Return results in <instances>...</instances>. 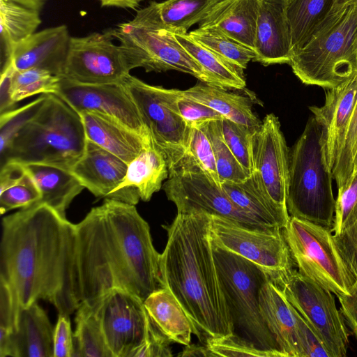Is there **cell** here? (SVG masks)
<instances>
[{
  "mask_svg": "<svg viewBox=\"0 0 357 357\" xmlns=\"http://www.w3.org/2000/svg\"><path fill=\"white\" fill-rule=\"evenodd\" d=\"M160 254L135 205L105 199L75 224V290L79 303L114 288L143 301L162 287Z\"/></svg>",
  "mask_w": 357,
  "mask_h": 357,
  "instance_id": "1",
  "label": "cell"
},
{
  "mask_svg": "<svg viewBox=\"0 0 357 357\" xmlns=\"http://www.w3.org/2000/svg\"><path fill=\"white\" fill-rule=\"evenodd\" d=\"M0 279L20 307L39 299L70 315L75 290V225L45 204L35 203L1 221Z\"/></svg>",
  "mask_w": 357,
  "mask_h": 357,
  "instance_id": "2",
  "label": "cell"
},
{
  "mask_svg": "<svg viewBox=\"0 0 357 357\" xmlns=\"http://www.w3.org/2000/svg\"><path fill=\"white\" fill-rule=\"evenodd\" d=\"M211 215L177 213L160 257L162 287L176 297L204 345L232 335V326L215 263Z\"/></svg>",
  "mask_w": 357,
  "mask_h": 357,
  "instance_id": "3",
  "label": "cell"
},
{
  "mask_svg": "<svg viewBox=\"0 0 357 357\" xmlns=\"http://www.w3.org/2000/svg\"><path fill=\"white\" fill-rule=\"evenodd\" d=\"M86 140L80 114L57 95L48 93L39 111L15 135L1 165L15 161L70 172Z\"/></svg>",
  "mask_w": 357,
  "mask_h": 357,
  "instance_id": "4",
  "label": "cell"
},
{
  "mask_svg": "<svg viewBox=\"0 0 357 357\" xmlns=\"http://www.w3.org/2000/svg\"><path fill=\"white\" fill-rule=\"evenodd\" d=\"M289 65L304 84L333 89L357 73V6L333 7Z\"/></svg>",
  "mask_w": 357,
  "mask_h": 357,
  "instance_id": "5",
  "label": "cell"
},
{
  "mask_svg": "<svg viewBox=\"0 0 357 357\" xmlns=\"http://www.w3.org/2000/svg\"><path fill=\"white\" fill-rule=\"evenodd\" d=\"M321 136V126L312 116L289 151L287 208L290 217L331 230L335 209L333 178Z\"/></svg>",
  "mask_w": 357,
  "mask_h": 357,
  "instance_id": "6",
  "label": "cell"
},
{
  "mask_svg": "<svg viewBox=\"0 0 357 357\" xmlns=\"http://www.w3.org/2000/svg\"><path fill=\"white\" fill-rule=\"evenodd\" d=\"M218 279L232 326V338L285 357L266 326L259 310V293L270 275L253 262L212 241Z\"/></svg>",
  "mask_w": 357,
  "mask_h": 357,
  "instance_id": "7",
  "label": "cell"
},
{
  "mask_svg": "<svg viewBox=\"0 0 357 357\" xmlns=\"http://www.w3.org/2000/svg\"><path fill=\"white\" fill-rule=\"evenodd\" d=\"M283 232L299 273L337 298L353 293L357 279L339 253L331 229L290 217Z\"/></svg>",
  "mask_w": 357,
  "mask_h": 357,
  "instance_id": "8",
  "label": "cell"
},
{
  "mask_svg": "<svg viewBox=\"0 0 357 357\" xmlns=\"http://www.w3.org/2000/svg\"><path fill=\"white\" fill-rule=\"evenodd\" d=\"M121 84L164 153L169 172H171L177 167L185 153L190 128L179 114L176 105L181 90L150 85L131 75Z\"/></svg>",
  "mask_w": 357,
  "mask_h": 357,
  "instance_id": "9",
  "label": "cell"
},
{
  "mask_svg": "<svg viewBox=\"0 0 357 357\" xmlns=\"http://www.w3.org/2000/svg\"><path fill=\"white\" fill-rule=\"evenodd\" d=\"M107 31L119 42L131 69L143 68L146 72L174 70L215 85L173 33L135 26L128 22Z\"/></svg>",
  "mask_w": 357,
  "mask_h": 357,
  "instance_id": "10",
  "label": "cell"
},
{
  "mask_svg": "<svg viewBox=\"0 0 357 357\" xmlns=\"http://www.w3.org/2000/svg\"><path fill=\"white\" fill-rule=\"evenodd\" d=\"M163 190L167 199L176 205L177 213H205L248 229H275L267 227L236 205L221 186L197 165L184 162L169 172Z\"/></svg>",
  "mask_w": 357,
  "mask_h": 357,
  "instance_id": "11",
  "label": "cell"
},
{
  "mask_svg": "<svg viewBox=\"0 0 357 357\" xmlns=\"http://www.w3.org/2000/svg\"><path fill=\"white\" fill-rule=\"evenodd\" d=\"M285 298L319 337L331 357H344L349 331L333 293L297 270L279 285Z\"/></svg>",
  "mask_w": 357,
  "mask_h": 357,
  "instance_id": "12",
  "label": "cell"
},
{
  "mask_svg": "<svg viewBox=\"0 0 357 357\" xmlns=\"http://www.w3.org/2000/svg\"><path fill=\"white\" fill-rule=\"evenodd\" d=\"M212 241L259 266L278 286L294 270L283 229H253L211 215Z\"/></svg>",
  "mask_w": 357,
  "mask_h": 357,
  "instance_id": "13",
  "label": "cell"
},
{
  "mask_svg": "<svg viewBox=\"0 0 357 357\" xmlns=\"http://www.w3.org/2000/svg\"><path fill=\"white\" fill-rule=\"evenodd\" d=\"M107 31L70 37L61 77L87 84H121L132 70Z\"/></svg>",
  "mask_w": 357,
  "mask_h": 357,
  "instance_id": "14",
  "label": "cell"
},
{
  "mask_svg": "<svg viewBox=\"0 0 357 357\" xmlns=\"http://www.w3.org/2000/svg\"><path fill=\"white\" fill-rule=\"evenodd\" d=\"M85 303L97 314L113 357H130L147 333L150 318L144 301L128 291L114 288Z\"/></svg>",
  "mask_w": 357,
  "mask_h": 357,
  "instance_id": "15",
  "label": "cell"
},
{
  "mask_svg": "<svg viewBox=\"0 0 357 357\" xmlns=\"http://www.w3.org/2000/svg\"><path fill=\"white\" fill-rule=\"evenodd\" d=\"M59 96L78 113L96 112L144 136L151 133L121 84H87L60 77Z\"/></svg>",
  "mask_w": 357,
  "mask_h": 357,
  "instance_id": "16",
  "label": "cell"
},
{
  "mask_svg": "<svg viewBox=\"0 0 357 357\" xmlns=\"http://www.w3.org/2000/svg\"><path fill=\"white\" fill-rule=\"evenodd\" d=\"M253 171L259 176L268 194L287 210V193L289 151L273 114H267L251 136Z\"/></svg>",
  "mask_w": 357,
  "mask_h": 357,
  "instance_id": "17",
  "label": "cell"
},
{
  "mask_svg": "<svg viewBox=\"0 0 357 357\" xmlns=\"http://www.w3.org/2000/svg\"><path fill=\"white\" fill-rule=\"evenodd\" d=\"M357 104V73L326 93L324 104L310 110L321 126V142L328 167L333 169L343 148Z\"/></svg>",
  "mask_w": 357,
  "mask_h": 357,
  "instance_id": "18",
  "label": "cell"
},
{
  "mask_svg": "<svg viewBox=\"0 0 357 357\" xmlns=\"http://www.w3.org/2000/svg\"><path fill=\"white\" fill-rule=\"evenodd\" d=\"M167 176L166 158L152 138L128 164L126 175L110 199L132 205L137 204L139 199L148 202L160 190Z\"/></svg>",
  "mask_w": 357,
  "mask_h": 357,
  "instance_id": "19",
  "label": "cell"
},
{
  "mask_svg": "<svg viewBox=\"0 0 357 357\" xmlns=\"http://www.w3.org/2000/svg\"><path fill=\"white\" fill-rule=\"evenodd\" d=\"M287 1L259 0L254 61L264 66L291 62L292 49Z\"/></svg>",
  "mask_w": 357,
  "mask_h": 357,
  "instance_id": "20",
  "label": "cell"
},
{
  "mask_svg": "<svg viewBox=\"0 0 357 357\" xmlns=\"http://www.w3.org/2000/svg\"><path fill=\"white\" fill-rule=\"evenodd\" d=\"M70 40L66 25L47 28L17 44L10 58L16 70L42 68L61 77Z\"/></svg>",
  "mask_w": 357,
  "mask_h": 357,
  "instance_id": "21",
  "label": "cell"
},
{
  "mask_svg": "<svg viewBox=\"0 0 357 357\" xmlns=\"http://www.w3.org/2000/svg\"><path fill=\"white\" fill-rule=\"evenodd\" d=\"M221 0L154 1L137 11L132 26L152 30H164L173 33H187L192 25L199 23Z\"/></svg>",
  "mask_w": 357,
  "mask_h": 357,
  "instance_id": "22",
  "label": "cell"
},
{
  "mask_svg": "<svg viewBox=\"0 0 357 357\" xmlns=\"http://www.w3.org/2000/svg\"><path fill=\"white\" fill-rule=\"evenodd\" d=\"M127 167L126 162L87 139L85 151L70 172L93 195L110 199Z\"/></svg>",
  "mask_w": 357,
  "mask_h": 357,
  "instance_id": "23",
  "label": "cell"
},
{
  "mask_svg": "<svg viewBox=\"0 0 357 357\" xmlns=\"http://www.w3.org/2000/svg\"><path fill=\"white\" fill-rule=\"evenodd\" d=\"M262 319L285 357H299L297 322L293 307L280 287L271 280L259 293Z\"/></svg>",
  "mask_w": 357,
  "mask_h": 357,
  "instance_id": "24",
  "label": "cell"
},
{
  "mask_svg": "<svg viewBox=\"0 0 357 357\" xmlns=\"http://www.w3.org/2000/svg\"><path fill=\"white\" fill-rule=\"evenodd\" d=\"M86 138L128 164L153 137H144L96 112H82Z\"/></svg>",
  "mask_w": 357,
  "mask_h": 357,
  "instance_id": "25",
  "label": "cell"
},
{
  "mask_svg": "<svg viewBox=\"0 0 357 357\" xmlns=\"http://www.w3.org/2000/svg\"><path fill=\"white\" fill-rule=\"evenodd\" d=\"M220 185L236 205L264 225L279 229L287 226L288 211L271 199L255 171L243 181H225Z\"/></svg>",
  "mask_w": 357,
  "mask_h": 357,
  "instance_id": "26",
  "label": "cell"
},
{
  "mask_svg": "<svg viewBox=\"0 0 357 357\" xmlns=\"http://www.w3.org/2000/svg\"><path fill=\"white\" fill-rule=\"evenodd\" d=\"M259 0H221L199 22V27H215L254 50Z\"/></svg>",
  "mask_w": 357,
  "mask_h": 357,
  "instance_id": "27",
  "label": "cell"
},
{
  "mask_svg": "<svg viewBox=\"0 0 357 357\" xmlns=\"http://www.w3.org/2000/svg\"><path fill=\"white\" fill-rule=\"evenodd\" d=\"M54 328L37 301L20 310L12 333L15 357H54Z\"/></svg>",
  "mask_w": 357,
  "mask_h": 357,
  "instance_id": "28",
  "label": "cell"
},
{
  "mask_svg": "<svg viewBox=\"0 0 357 357\" xmlns=\"http://www.w3.org/2000/svg\"><path fill=\"white\" fill-rule=\"evenodd\" d=\"M181 92L183 96L212 108L223 117L248 128L252 132L261 125V121L253 112L251 102L247 97L202 82Z\"/></svg>",
  "mask_w": 357,
  "mask_h": 357,
  "instance_id": "29",
  "label": "cell"
},
{
  "mask_svg": "<svg viewBox=\"0 0 357 357\" xmlns=\"http://www.w3.org/2000/svg\"><path fill=\"white\" fill-rule=\"evenodd\" d=\"M144 305L151 319L172 342L185 346L190 344L192 327L183 307L167 288L152 292Z\"/></svg>",
  "mask_w": 357,
  "mask_h": 357,
  "instance_id": "30",
  "label": "cell"
},
{
  "mask_svg": "<svg viewBox=\"0 0 357 357\" xmlns=\"http://www.w3.org/2000/svg\"><path fill=\"white\" fill-rule=\"evenodd\" d=\"M25 165L41 193L36 203L45 204L66 218V209L85 188L70 171L45 165Z\"/></svg>",
  "mask_w": 357,
  "mask_h": 357,
  "instance_id": "31",
  "label": "cell"
},
{
  "mask_svg": "<svg viewBox=\"0 0 357 357\" xmlns=\"http://www.w3.org/2000/svg\"><path fill=\"white\" fill-rule=\"evenodd\" d=\"M41 193L24 164L7 161L0 172V212L29 207L38 202Z\"/></svg>",
  "mask_w": 357,
  "mask_h": 357,
  "instance_id": "32",
  "label": "cell"
},
{
  "mask_svg": "<svg viewBox=\"0 0 357 357\" xmlns=\"http://www.w3.org/2000/svg\"><path fill=\"white\" fill-rule=\"evenodd\" d=\"M335 0H287L286 13L292 56L314 36L332 10Z\"/></svg>",
  "mask_w": 357,
  "mask_h": 357,
  "instance_id": "33",
  "label": "cell"
},
{
  "mask_svg": "<svg viewBox=\"0 0 357 357\" xmlns=\"http://www.w3.org/2000/svg\"><path fill=\"white\" fill-rule=\"evenodd\" d=\"M179 43L203 68L216 86L226 89H243L245 80L243 69L214 51L202 45L188 33H174Z\"/></svg>",
  "mask_w": 357,
  "mask_h": 357,
  "instance_id": "34",
  "label": "cell"
},
{
  "mask_svg": "<svg viewBox=\"0 0 357 357\" xmlns=\"http://www.w3.org/2000/svg\"><path fill=\"white\" fill-rule=\"evenodd\" d=\"M41 24L38 10L13 0H0V36L5 63L17 44L35 33Z\"/></svg>",
  "mask_w": 357,
  "mask_h": 357,
  "instance_id": "35",
  "label": "cell"
},
{
  "mask_svg": "<svg viewBox=\"0 0 357 357\" xmlns=\"http://www.w3.org/2000/svg\"><path fill=\"white\" fill-rule=\"evenodd\" d=\"M73 356L113 357L100 321L91 305L82 302L77 309Z\"/></svg>",
  "mask_w": 357,
  "mask_h": 357,
  "instance_id": "36",
  "label": "cell"
},
{
  "mask_svg": "<svg viewBox=\"0 0 357 357\" xmlns=\"http://www.w3.org/2000/svg\"><path fill=\"white\" fill-rule=\"evenodd\" d=\"M188 35L243 70L255 58L252 49L235 40L218 28L199 27Z\"/></svg>",
  "mask_w": 357,
  "mask_h": 357,
  "instance_id": "37",
  "label": "cell"
},
{
  "mask_svg": "<svg viewBox=\"0 0 357 357\" xmlns=\"http://www.w3.org/2000/svg\"><path fill=\"white\" fill-rule=\"evenodd\" d=\"M59 81L60 77L45 69L15 70L10 79L8 96L15 104L36 94H56Z\"/></svg>",
  "mask_w": 357,
  "mask_h": 357,
  "instance_id": "38",
  "label": "cell"
},
{
  "mask_svg": "<svg viewBox=\"0 0 357 357\" xmlns=\"http://www.w3.org/2000/svg\"><path fill=\"white\" fill-rule=\"evenodd\" d=\"M219 121L206 122L205 129L212 146L220 183L221 184L225 181H243L250 175L226 144L221 133Z\"/></svg>",
  "mask_w": 357,
  "mask_h": 357,
  "instance_id": "39",
  "label": "cell"
},
{
  "mask_svg": "<svg viewBox=\"0 0 357 357\" xmlns=\"http://www.w3.org/2000/svg\"><path fill=\"white\" fill-rule=\"evenodd\" d=\"M205 123L190 126L185 153L177 167L184 162L197 165L217 185H220L212 146L206 132Z\"/></svg>",
  "mask_w": 357,
  "mask_h": 357,
  "instance_id": "40",
  "label": "cell"
},
{
  "mask_svg": "<svg viewBox=\"0 0 357 357\" xmlns=\"http://www.w3.org/2000/svg\"><path fill=\"white\" fill-rule=\"evenodd\" d=\"M219 121L226 144L245 172L250 175L253 172L251 153V136L253 132L225 117Z\"/></svg>",
  "mask_w": 357,
  "mask_h": 357,
  "instance_id": "41",
  "label": "cell"
},
{
  "mask_svg": "<svg viewBox=\"0 0 357 357\" xmlns=\"http://www.w3.org/2000/svg\"><path fill=\"white\" fill-rule=\"evenodd\" d=\"M46 94L17 109L1 114L0 116V153L1 158L7 151L17 132L39 111Z\"/></svg>",
  "mask_w": 357,
  "mask_h": 357,
  "instance_id": "42",
  "label": "cell"
},
{
  "mask_svg": "<svg viewBox=\"0 0 357 357\" xmlns=\"http://www.w3.org/2000/svg\"><path fill=\"white\" fill-rule=\"evenodd\" d=\"M357 220V172L352 174L348 185L337 191L334 223L331 232L339 234Z\"/></svg>",
  "mask_w": 357,
  "mask_h": 357,
  "instance_id": "43",
  "label": "cell"
},
{
  "mask_svg": "<svg viewBox=\"0 0 357 357\" xmlns=\"http://www.w3.org/2000/svg\"><path fill=\"white\" fill-rule=\"evenodd\" d=\"M357 150V104L347 131L343 148L333 169L337 191L345 188L353 173V160Z\"/></svg>",
  "mask_w": 357,
  "mask_h": 357,
  "instance_id": "44",
  "label": "cell"
},
{
  "mask_svg": "<svg viewBox=\"0 0 357 357\" xmlns=\"http://www.w3.org/2000/svg\"><path fill=\"white\" fill-rule=\"evenodd\" d=\"M206 346L214 356L282 357L278 353L258 349L231 336L213 340L208 342Z\"/></svg>",
  "mask_w": 357,
  "mask_h": 357,
  "instance_id": "45",
  "label": "cell"
},
{
  "mask_svg": "<svg viewBox=\"0 0 357 357\" xmlns=\"http://www.w3.org/2000/svg\"><path fill=\"white\" fill-rule=\"evenodd\" d=\"M171 343L172 342L160 331L150 318L144 341L132 352L130 357L172 356L169 347Z\"/></svg>",
  "mask_w": 357,
  "mask_h": 357,
  "instance_id": "46",
  "label": "cell"
},
{
  "mask_svg": "<svg viewBox=\"0 0 357 357\" xmlns=\"http://www.w3.org/2000/svg\"><path fill=\"white\" fill-rule=\"evenodd\" d=\"M294 311L297 322L299 357H331L322 342L305 319L294 308Z\"/></svg>",
  "mask_w": 357,
  "mask_h": 357,
  "instance_id": "47",
  "label": "cell"
},
{
  "mask_svg": "<svg viewBox=\"0 0 357 357\" xmlns=\"http://www.w3.org/2000/svg\"><path fill=\"white\" fill-rule=\"evenodd\" d=\"M176 105L179 114L189 126L223 118L212 108L183 96L182 92L177 98Z\"/></svg>",
  "mask_w": 357,
  "mask_h": 357,
  "instance_id": "48",
  "label": "cell"
},
{
  "mask_svg": "<svg viewBox=\"0 0 357 357\" xmlns=\"http://www.w3.org/2000/svg\"><path fill=\"white\" fill-rule=\"evenodd\" d=\"M333 239L339 253L349 271L357 279V221Z\"/></svg>",
  "mask_w": 357,
  "mask_h": 357,
  "instance_id": "49",
  "label": "cell"
},
{
  "mask_svg": "<svg viewBox=\"0 0 357 357\" xmlns=\"http://www.w3.org/2000/svg\"><path fill=\"white\" fill-rule=\"evenodd\" d=\"M20 310L10 287L0 279V328L15 332Z\"/></svg>",
  "mask_w": 357,
  "mask_h": 357,
  "instance_id": "50",
  "label": "cell"
},
{
  "mask_svg": "<svg viewBox=\"0 0 357 357\" xmlns=\"http://www.w3.org/2000/svg\"><path fill=\"white\" fill-rule=\"evenodd\" d=\"M74 335L68 315L59 314L54 333V357H73Z\"/></svg>",
  "mask_w": 357,
  "mask_h": 357,
  "instance_id": "51",
  "label": "cell"
},
{
  "mask_svg": "<svg viewBox=\"0 0 357 357\" xmlns=\"http://www.w3.org/2000/svg\"><path fill=\"white\" fill-rule=\"evenodd\" d=\"M337 298L346 324L357 340V287L351 294Z\"/></svg>",
  "mask_w": 357,
  "mask_h": 357,
  "instance_id": "52",
  "label": "cell"
},
{
  "mask_svg": "<svg viewBox=\"0 0 357 357\" xmlns=\"http://www.w3.org/2000/svg\"><path fill=\"white\" fill-rule=\"evenodd\" d=\"M178 356L187 357H210L214 356L206 345H197L195 344L185 346L183 351L178 354Z\"/></svg>",
  "mask_w": 357,
  "mask_h": 357,
  "instance_id": "53",
  "label": "cell"
},
{
  "mask_svg": "<svg viewBox=\"0 0 357 357\" xmlns=\"http://www.w3.org/2000/svg\"><path fill=\"white\" fill-rule=\"evenodd\" d=\"M142 0H100L101 6H114L137 10Z\"/></svg>",
  "mask_w": 357,
  "mask_h": 357,
  "instance_id": "54",
  "label": "cell"
},
{
  "mask_svg": "<svg viewBox=\"0 0 357 357\" xmlns=\"http://www.w3.org/2000/svg\"><path fill=\"white\" fill-rule=\"evenodd\" d=\"M22 6L40 10L47 0H13Z\"/></svg>",
  "mask_w": 357,
  "mask_h": 357,
  "instance_id": "55",
  "label": "cell"
},
{
  "mask_svg": "<svg viewBox=\"0 0 357 357\" xmlns=\"http://www.w3.org/2000/svg\"><path fill=\"white\" fill-rule=\"evenodd\" d=\"M357 6V0H335L333 7Z\"/></svg>",
  "mask_w": 357,
  "mask_h": 357,
  "instance_id": "56",
  "label": "cell"
},
{
  "mask_svg": "<svg viewBox=\"0 0 357 357\" xmlns=\"http://www.w3.org/2000/svg\"><path fill=\"white\" fill-rule=\"evenodd\" d=\"M357 172V150L355 153L354 160H353V173L352 174Z\"/></svg>",
  "mask_w": 357,
  "mask_h": 357,
  "instance_id": "57",
  "label": "cell"
}]
</instances>
